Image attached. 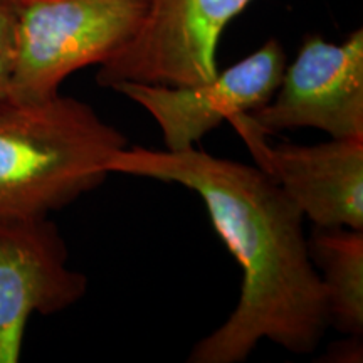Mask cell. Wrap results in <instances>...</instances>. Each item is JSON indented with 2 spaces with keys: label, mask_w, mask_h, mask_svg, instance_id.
<instances>
[{
  "label": "cell",
  "mask_w": 363,
  "mask_h": 363,
  "mask_svg": "<svg viewBox=\"0 0 363 363\" xmlns=\"http://www.w3.org/2000/svg\"><path fill=\"white\" fill-rule=\"evenodd\" d=\"M110 174L192 190L242 269L239 301L219 328L194 345L190 363H240L261 340L310 355L330 326L320 274L308 252L303 212L257 167L202 150L126 147Z\"/></svg>",
  "instance_id": "obj_1"
},
{
  "label": "cell",
  "mask_w": 363,
  "mask_h": 363,
  "mask_svg": "<svg viewBox=\"0 0 363 363\" xmlns=\"http://www.w3.org/2000/svg\"><path fill=\"white\" fill-rule=\"evenodd\" d=\"M128 140L91 104L62 96L0 106V220L61 211L110 175Z\"/></svg>",
  "instance_id": "obj_2"
},
{
  "label": "cell",
  "mask_w": 363,
  "mask_h": 363,
  "mask_svg": "<svg viewBox=\"0 0 363 363\" xmlns=\"http://www.w3.org/2000/svg\"><path fill=\"white\" fill-rule=\"evenodd\" d=\"M148 0H19L9 101L56 98L72 72L101 66L135 38Z\"/></svg>",
  "instance_id": "obj_3"
},
{
  "label": "cell",
  "mask_w": 363,
  "mask_h": 363,
  "mask_svg": "<svg viewBox=\"0 0 363 363\" xmlns=\"http://www.w3.org/2000/svg\"><path fill=\"white\" fill-rule=\"evenodd\" d=\"M252 0H148L133 39L99 66L96 83L192 86L219 72L217 45L227 24Z\"/></svg>",
  "instance_id": "obj_4"
},
{
  "label": "cell",
  "mask_w": 363,
  "mask_h": 363,
  "mask_svg": "<svg viewBox=\"0 0 363 363\" xmlns=\"http://www.w3.org/2000/svg\"><path fill=\"white\" fill-rule=\"evenodd\" d=\"M247 115L264 135L313 128L363 140V30L340 44L308 34L269 101Z\"/></svg>",
  "instance_id": "obj_5"
},
{
  "label": "cell",
  "mask_w": 363,
  "mask_h": 363,
  "mask_svg": "<svg viewBox=\"0 0 363 363\" xmlns=\"http://www.w3.org/2000/svg\"><path fill=\"white\" fill-rule=\"evenodd\" d=\"M286 65L283 44L271 38L206 83L167 86L123 81L111 89L140 104L157 121L169 152H185L222 121L269 101Z\"/></svg>",
  "instance_id": "obj_6"
},
{
  "label": "cell",
  "mask_w": 363,
  "mask_h": 363,
  "mask_svg": "<svg viewBox=\"0 0 363 363\" xmlns=\"http://www.w3.org/2000/svg\"><path fill=\"white\" fill-rule=\"evenodd\" d=\"M88 283V276L67 267V246L48 216L0 220V363L21 360L34 313L67 310Z\"/></svg>",
  "instance_id": "obj_7"
},
{
  "label": "cell",
  "mask_w": 363,
  "mask_h": 363,
  "mask_svg": "<svg viewBox=\"0 0 363 363\" xmlns=\"http://www.w3.org/2000/svg\"><path fill=\"white\" fill-rule=\"evenodd\" d=\"M256 167L269 177L316 227L363 230V140L271 145L247 113L230 116Z\"/></svg>",
  "instance_id": "obj_8"
},
{
  "label": "cell",
  "mask_w": 363,
  "mask_h": 363,
  "mask_svg": "<svg viewBox=\"0 0 363 363\" xmlns=\"http://www.w3.org/2000/svg\"><path fill=\"white\" fill-rule=\"evenodd\" d=\"M308 252L323 284L330 325L347 337H362L363 230L315 225Z\"/></svg>",
  "instance_id": "obj_9"
},
{
  "label": "cell",
  "mask_w": 363,
  "mask_h": 363,
  "mask_svg": "<svg viewBox=\"0 0 363 363\" xmlns=\"http://www.w3.org/2000/svg\"><path fill=\"white\" fill-rule=\"evenodd\" d=\"M19 0H0V106L9 101L16 66Z\"/></svg>",
  "instance_id": "obj_10"
}]
</instances>
